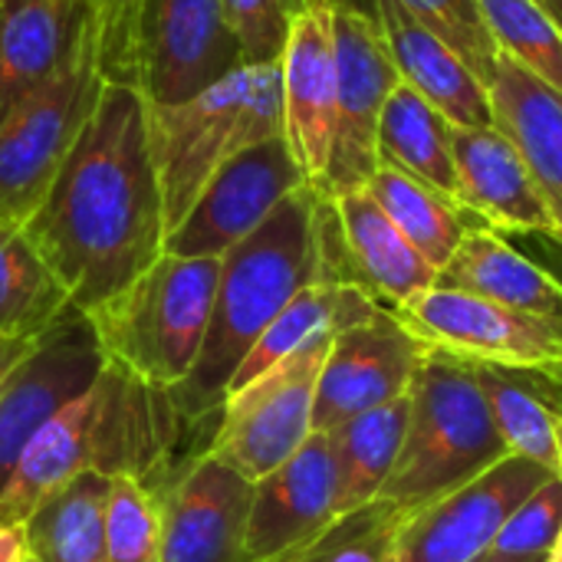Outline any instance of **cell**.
<instances>
[{"mask_svg":"<svg viewBox=\"0 0 562 562\" xmlns=\"http://www.w3.org/2000/svg\"><path fill=\"white\" fill-rule=\"evenodd\" d=\"M109 562H161V504L158 494L132 474L112 477L105 510Z\"/></svg>","mask_w":562,"mask_h":562,"instance_id":"33","label":"cell"},{"mask_svg":"<svg viewBox=\"0 0 562 562\" xmlns=\"http://www.w3.org/2000/svg\"><path fill=\"white\" fill-rule=\"evenodd\" d=\"M487 89L497 128L520 148L562 237V95L507 56H497Z\"/></svg>","mask_w":562,"mask_h":562,"instance_id":"21","label":"cell"},{"mask_svg":"<svg viewBox=\"0 0 562 562\" xmlns=\"http://www.w3.org/2000/svg\"><path fill=\"white\" fill-rule=\"evenodd\" d=\"M333 204L359 283L385 310H402L438 283V270L408 244V237L392 224V217L366 188L339 194Z\"/></svg>","mask_w":562,"mask_h":562,"instance_id":"23","label":"cell"},{"mask_svg":"<svg viewBox=\"0 0 562 562\" xmlns=\"http://www.w3.org/2000/svg\"><path fill=\"white\" fill-rule=\"evenodd\" d=\"M69 306L23 227L0 224V339H36Z\"/></svg>","mask_w":562,"mask_h":562,"instance_id":"30","label":"cell"},{"mask_svg":"<svg viewBox=\"0 0 562 562\" xmlns=\"http://www.w3.org/2000/svg\"><path fill=\"white\" fill-rule=\"evenodd\" d=\"M428 346L392 313L333 336L313 408V431H336L356 415L408 395Z\"/></svg>","mask_w":562,"mask_h":562,"instance_id":"14","label":"cell"},{"mask_svg":"<svg viewBox=\"0 0 562 562\" xmlns=\"http://www.w3.org/2000/svg\"><path fill=\"white\" fill-rule=\"evenodd\" d=\"M514 240H520V250L530 254L540 267H547L562 283V237H557V234H524ZM547 372L562 385V366H550Z\"/></svg>","mask_w":562,"mask_h":562,"instance_id":"38","label":"cell"},{"mask_svg":"<svg viewBox=\"0 0 562 562\" xmlns=\"http://www.w3.org/2000/svg\"><path fill=\"white\" fill-rule=\"evenodd\" d=\"M221 10L240 46L244 66L280 63L293 23L290 0H221Z\"/></svg>","mask_w":562,"mask_h":562,"instance_id":"36","label":"cell"},{"mask_svg":"<svg viewBox=\"0 0 562 562\" xmlns=\"http://www.w3.org/2000/svg\"><path fill=\"white\" fill-rule=\"evenodd\" d=\"M112 477L82 471L53 491L20 527L26 553L36 562H109L105 553V510Z\"/></svg>","mask_w":562,"mask_h":562,"instance_id":"26","label":"cell"},{"mask_svg":"<svg viewBox=\"0 0 562 562\" xmlns=\"http://www.w3.org/2000/svg\"><path fill=\"white\" fill-rule=\"evenodd\" d=\"M316 207L319 191L303 184L254 234L221 257L201 356L191 375L168 392L188 428L214 431L240 362L283 306L310 283H319Z\"/></svg>","mask_w":562,"mask_h":562,"instance_id":"2","label":"cell"},{"mask_svg":"<svg viewBox=\"0 0 562 562\" xmlns=\"http://www.w3.org/2000/svg\"><path fill=\"white\" fill-rule=\"evenodd\" d=\"M540 7H543V13L560 26V33H562V0H537Z\"/></svg>","mask_w":562,"mask_h":562,"instance_id":"41","label":"cell"},{"mask_svg":"<svg viewBox=\"0 0 562 562\" xmlns=\"http://www.w3.org/2000/svg\"><path fill=\"white\" fill-rule=\"evenodd\" d=\"M26 562H36V560H33V557H26Z\"/></svg>","mask_w":562,"mask_h":562,"instance_id":"47","label":"cell"},{"mask_svg":"<svg viewBox=\"0 0 562 562\" xmlns=\"http://www.w3.org/2000/svg\"><path fill=\"white\" fill-rule=\"evenodd\" d=\"M557 448H560V477H562V415L557 418Z\"/></svg>","mask_w":562,"mask_h":562,"instance_id":"44","label":"cell"},{"mask_svg":"<svg viewBox=\"0 0 562 562\" xmlns=\"http://www.w3.org/2000/svg\"><path fill=\"white\" fill-rule=\"evenodd\" d=\"M438 286L464 290L562 326V283L491 227H474L438 273Z\"/></svg>","mask_w":562,"mask_h":562,"instance_id":"22","label":"cell"},{"mask_svg":"<svg viewBox=\"0 0 562 562\" xmlns=\"http://www.w3.org/2000/svg\"><path fill=\"white\" fill-rule=\"evenodd\" d=\"M547 562H562V527H560V533H557V543H553V550H550Z\"/></svg>","mask_w":562,"mask_h":562,"instance_id":"43","label":"cell"},{"mask_svg":"<svg viewBox=\"0 0 562 562\" xmlns=\"http://www.w3.org/2000/svg\"><path fill=\"white\" fill-rule=\"evenodd\" d=\"M382 310L385 306L375 296H369L362 286H349V283H310L306 290H300L283 306V313L257 339V346L250 349V356L234 372L227 395L237 392V389H244L257 375H263L280 359L293 356L306 342L323 339V336H336V333H342L349 326H359V323L379 316Z\"/></svg>","mask_w":562,"mask_h":562,"instance_id":"25","label":"cell"},{"mask_svg":"<svg viewBox=\"0 0 562 562\" xmlns=\"http://www.w3.org/2000/svg\"><path fill=\"white\" fill-rule=\"evenodd\" d=\"M109 369L92 319L66 306L0 382V494L33 435L82 398Z\"/></svg>","mask_w":562,"mask_h":562,"instance_id":"8","label":"cell"},{"mask_svg":"<svg viewBox=\"0 0 562 562\" xmlns=\"http://www.w3.org/2000/svg\"><path fill=\"white\" fill-rule=\"evenodd\" d=\"M550 477L553 471L527 458H504L477 481L405 514L389 562L484 560L507 514Z\"/></svg>","mask_w":562,"mask_h":562,"instance_id":"13","label":"cell"},{"mask_svg":"<svg viewBox=\"0 0 562 562\" xmlns=\"http://www.w3.org/2000/svg\"><path fill=\"white\" fill-rule=\"evenodd\" d=\"M477 562H501V560H491V557H484V560H477Z\"/></svg>","mask_w":562,"mask_h":562,"instance_id":"46","label":"cell"},{"mask_svg":"<svg viewBox=\"0 0 562 562\" xmlns=\"http://www.w3.org/2000/svg\"><path fill=\"white\" fill-rule=\"evenodd\" d=\"M148 112L165 221L175 231L224 161L283 135L280 63L240 66L198 95L175 105H148Z\"/></svg>","mask_w":562,"mask_h":562,"instance_id":"4","label":"cell"},{"mask_svg":"<svg viewBox=\"0 0 562 562\" xmlns=\"http://www.w3.org/2000/svg\"><path fill=\"white\" fill-rule=\"evenodd\" d=\"M471 366L507 451L560 474V448H557V418L562 415L560 382L547 369H510L491 362H471Z\"/></svg>","mask_w":562,"mask_h":562,"instance_id":"24","label":"cell"},{"mask_svg":"<svg viewBox=\"0 0 562 562\" xmlns=\"http://www.w3.org/2000/svg\"><path fill=\"white\" fill-rule=\"evenodd\" d=\"M92 23L89 0H0V115L46 86Z\"/></svg>","mask_w":562,"mask_h":562,"instance_id":"20","label":"cell"},{"mask_svg":"<svg viewBox=\"0 0 562 562\" xmlns=\"http://www.w3.org/2000/svg\"><path fill=\"white\" fill-rule=\"evenodd\" d=\"M254 484L207 451L161 487V562H247L244 533Z\"/></svg>","mask_w":562,"mask_h":562,"instance_id":"16","label":"cell"},{"mask_svg":"<svg viewBox=\"0 0 562 562\" xmlns=\"http://www.w3.org/2000/svg\"><path fill=\"white\" fill-rule=\"evenodd\" d=\"M428 349H441L471 362L510 369L562 366V326L501 306L494 300L431 286L402 310H392Z\"/></svg>","mask_w":562,"mask_h":562,"instance_id":"11","label":"cell"},{"mask_svg":"<svg viewBox=\"0 0 562 562\" xmlns=\"http://www.w3.org/2000/svg\"><path fill=\"white\" fill-rule=\"evenodd\" d=\"M405 510L389 501H372L336 517L316 540L283 562H389Z\"/></svg>","mask_w":562,"mask_h":562,"instance_id":"32","label":"cell"},{"mask_svg":"<svg viewBox=\"0 0 562 562\" xmlns=\"http://www.w3.org/2000/svg\"><path fill=\"white\" fill-rule=\"evenodd\" d=\"M221 260L161 254L132 286L86 313L109 362L155 389H178L204 346Z\"/></svg>","mask_w":562,"mask_h":562,"instance_id":"5","label":"cell"},{"mask_svg":"<svg viewBox=\"0 0 562 562\" xmlns=\"http://www.w3.org/2000/svg\"><path fill=\"white\" fill-rule=\"evenodd\" d=\"M339 517V471L333 435L313 431L310 441L277 471L254 484L244 560L283 562L316 540Z\"/></svg>","mask_w":562,"mask_h":562,"instance_id":"15","label":"cell"},{"mask_svg":"<svg viewBox=\"0 0 562 562\" xmlns=\"http://www.w3.org/2000/svg\"><path fill=\"white\" fill-rule=\"evenodd\" d=\"M148 99L135 82L105 79L23 234L82 313L132 286L168 237L151 155Z\"/></svg>","mask_w":562,"mask_h":562,"instance_id":"1","label":"cell"},{"mask_svg":"<svg viewBox=\"0 0 562 562\" xmlns=\"http://www.w3.org/2000/svg\"><path fill=\"white\" fill-rule=\"evenodd\" d=\"M366 191L375 204L392 217V224L408 237V244L441 273L468 231L484 227L474 214H468L458 201L428 188L425 181L405 175L395 165L379 161Z\"/></svg>","mask_w":562,"mask_h":562,"instance_id":"28","label":"cell"},{"mask_svg":"<svg viewBox=\"0 0 562 562\" xmlns=\"http://www.w3.org/2000/svg\"><path fill=\"white\" fill-rule=\"evenodd\" d=\"M451 138L454 125L431 102H425L405 82L392 89L379 122V161L402 168L405 175L461 204Z\"/></svg>","mask_w":562,"mask_h":562,"instance_id":"27","label":"cell"},{"mask_svg":"<svg viewBox=\"0 0 562 562\" xmlns=\"http://www.w3.org/2000/svg\"><path fill=\"white\" fill-rule=\"evenodd\" d=\"M145 0H112L99 20V66L112 82L138 86V16Z\"/></svg>","mask_w":562,"mask_h":562,"instance_id":"37","label":"cell"},{"mask_svg":"<svg viewBox=\"0 0 562 562\" xmlns=\"http://www.w3.org/2000/svg\"><path fill=\"white\" fill-rule=\"evenodd\" d=\"M303 184L306 178L283 135L257 142L211 175L181 224L168 231L165 254L221 260Z\"/></svg>","mask_w":562,"mask_h":562,"instance_id":"10","label":"cell"},{"mask_svg":"<svg viewBox=\"0 0 562 562\" xmlns=\"http://www.w3.org/2000/svg\"><path fill=\"white\" fill-rule=\"evenodd\" d=\"M26 540L20 527H0V562H26Z\"/></svg>","mask_w":562,"mask_h":562,"instance_id":"39","label":"cell"},{"mask_svg":"<svg viewBox=\"0 0 562 562\" xmlns=\"http://www.w3.org/2000/svg\"><path fill=\"white\" fill-rule=\"evenodd\" d=\"M240 46L221 0H145L138 16V89L175 105L240 69Z\"/></svg>","mask_w":562,"mask_h":562,"instance_id":"12","label":"cell"},{"mask_svg":"<svg viewBox=\"0 0 562 562\" xmlns=\"http://www.w3.org/2000/svg\"><path fill=\"white\" fill-rule=\"evenodd\" d=\"M30 342H33V339H30ZM30 342H26V339H0V382H3L7 372L26 356Z\"/></svg>","mask_w":562,"mask_h":562,"instance_id":"40","label":"cell"},{"mask_svg":"<svg viewBox=\"0 0 562 562\" xmlns=\"http://www.w3.org/2000/svg\"><path fill=\"white\" fill-rule=\"evenodd\" d=\"M408 425V395L349 418L333 435L339 471V517L379 501L389 484Z\"/></svg>","mask_w":562,"mask_h":562,"instance_id":"29","label":"cell"},{"mask_svg":"<svg viewBox=\"0 0 562 562\" xmlns=\"http://www.w3.org/2000/svg\"><path fill=\"white\" fill-rule=\"evenodd\" d=\"M375 16L398 79L431 102L454 128H487L494 122L487 82L425 23H418L398 0H366Z\"/></svg>","mask_w":562,"mask_h":562,"instance_id":"19","label":"cell"},{"mask_svg":"<svg viewBox=\"0 0 562 562\" xmlns=\"http://www.w3.org/2000/svg\"><path fill=\"white\" fill-rule=\"evenodd\" d=\"M562 527V477L553 474L533 487L501 524L491 560L501 562H547Z\"/></svg>","mask_w":562,"mask_h":562,"instance_id":"35","label":"cell"},{"mask_svg":"<svg viewBox=\"0 0 562 562\" xmlns=\"http://www.w3.org/2000/svg\"><path fill=\"white\" fill-rule=\"evenodd\" d=\"M366 13V0H336ZM418 23L438 33L484 82H491L497 66V43L477 10V0H398Z\"/></svg>","mask_w":562,"mask_h":562,"instance_id":"34","label":"cell"},{"mask_svg":"<svg viewBox=\"0 0 562 562\" xmlns=\"http://www.w3.org/2000/svg\"><path fill=\"white\" fill-rule=\"evenodd\" d=\"M497 53L562 95V33L537 0H477Z\"/></svg>","mask_w":562,"mask_h":562,"instance_id":"31","label":"cell"},{"mask_svg":"<svg viewBox=\"0 0 562 562\" xmlns=\"http://www.w3.org/2000/svg\"><path fill=\"white\" fill-rule=\"evenodd\" d=\"M333 336L313 339L224 398L207 454L257 484L313 435L316 385Z\"/></svg>","mask_w":562,"mask_h":562,"instance_id":"7","label":"cell"},{"mask_svg":"<svg viewBox=\"0 0 562 562\" xmlns=\"http://www.w3.org/2000/svg\"><path fill=\"white\" fill-rule=\"evenodd\" d=\"M336 43V122L333 151L319 181L323 198L362 191L379 168V122L392 89L402 82L375 16L333 0Z\"/></svg>","mask_w":562,"mask_h":562,"instance_id":"9","label":"cell"},{"mask_svg":"<svg viewBox=\"0 0 562 562\" xmlns=\"http://www.w3.org/2000/svg\"><path fill=\"white\" fill-rule=\"evenodd\" d=\"M92 3V10H95V20H102L105 13H109V7H112V0H89Z\"/></svg>","mask_w":562,"mask_h":562,"instance_id":"42","label":"cell"},{"mask_svg":"<svg viewBox=\"0 0 562 562\" xmlns=\"http://www.w3.org/2000/svg\"><path fill=\"white\" fill-rule=\"evenodd\" d=\"M458 198L468 214L497 234H557V224L540 198V188L507 132L454 128Z\"/></svg>","mask_w":562,"mask_h":562,"instance_id":"18","label":"cell"},{"mask_svg":"<svg viewBox=\"0 0 562 562\" xmlns=\"http://www.w3.org/2000/svg\"><path fill=\"white\" fill-rule=\"evenodd\" d=\"M102 82L95 20L66 66L0 115V224L23 227L33 217L89 122Z\"/></svg>","mask_w":562,"mask_h":562,"instance_id":"6","label":"cell"},{"mask_svg":"<svg viewBox=\"0 0 562 562\" xmlns=\"http://www.w3.org/2000/svg\"><path fill=\"white\" fill-rule=\"evenodd\" d=\"M510 458L474 366L428 349L408 389V425L389 484L379 501L412 514Z\"/></svg>","mask_w":562,"mask_h":562,"instance_id":"3","label":"cell"},{"mask_svg":"<svg viewBox=\"0 0 562 562\" xmlns=\"http://www.w3.org/2000/svg\"><path fill=\"white\" fill-rule=\"evenodd\" d=\"M290 3H293V13H300V10H303V7H306L310 0H290Z\"/></svg>","mask_w":562,"mask_h":562,"instance_id":"45","label":"cell"},{"mask_svg":"<svg viewBox=\"0 0 562 562\" xmlns=\"http://www.w3.org/2000/svg\"><path fill=\"white\" fill-rule=\"evenodd\" d=\"M283 142L310 188H319L336 122V43L333 0H310L293 13L290 40L280 56Z\"/></svg>","mask_w":562,"mask_h":562,"instance_id":"17","label":"cell"}]
</instances>
